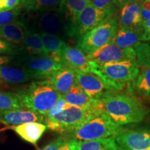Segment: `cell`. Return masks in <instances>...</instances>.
<instances>
[{
	"mask_svg": "<svg viewBox=\"0 0 150 150\" xmlns=\"http://www.w3.org/2000/svg\"><path fill=\"white\" fill-rule=\"evenodd\" d=\"M100 108L119 126L140 122L149 112L139 101L127 95H108L101 100Z\"/></svg>",
	"mask_w": 150,
	"mask_h": 150,
	"instance_id": "obj_1",
	"label": "cell"
},
{
	"mask_svg": "<svg viewBox=\"0 0 150 150\" xmlns=\"http://www.w3.org/2000/svg\"><path fill=\"white\" fill-rule=\"evenodd\" d=\"M24 106L45 117L63 95L56 91L50 79L37 80L24 87L18 93Z\"/></svg>",
	"mask_w": 150,
	"mask_h": 150,
	"instance_id": "obj_2",
	"label": "cell"
},
{
	"mask_svg": "<svg viewBox=\"0 0 150 150\" xmlns=\"http://www.w3.org/2000/svg\"><path fill=\"white\" fill-rule=\"evenodd\" d=\"M90 72L99 76L112 89H122L127 83L134 81L139 73L136 60L96 63L90 61Z\"/></svg>",
	"mask_w": 150,
	"mask_h": 150,
	"instance_id": "obj_3",
	"label": "cell"
},
{
	"mask_svg": "<svg viewBox=\"0 0 150 150\" xmlns=\"http://www.w3.org/2000/svg\"><path fill=\"white\" fill-rule=\"evenodd\" d=\"M124 131L102 111L65 136L77 141H86L116 137Z\"/></svg>",
	"mask_w": 150,
	"mask_h": 150,
	"instance_id": "obj_4",
	"label": "cell"
},
{
	"mask_svg": "<svg viewBox=\"0 0 150 150\" xmlns=\"http://www.w3.org/2000/svg\"><path fill=\"white\" fill-rule=\"evenodd\" d=\"M101 112L100 108H82L67 103L63 111L55 117L45 120V124L52 131L67 135Z\"/></svg>",
	"mask_w": 150,
	"mask_h": 150,
	"instance_id": "obj_5",
	"label": "cell"
},
{
	"mask_svg": "<svg viewBox=\"0 0 150 150\" xmlns=\"http://www.w3.org/2000/svg\"><path fill=\"white\" fill-rule=\"evenodd\" d=\"M119 29V24L113 17L104 21L78 38L77 48L86 56L111 42Z\"/></svg>",
	"mask_w": 150,
	"mask_h": 150,
	"instance_id": "obj_6",
	"label": "cell"
},
{
	"mask_svg": "<svg viewBox=\"0 0 150 150\" xmlns=\"http://www.w3.org/2000/svg\"><path fill=\"white\" fill-rule=\"evenodd\" d=\"M19 68L29 72L34 79H50L51 76L64 65L61 60L50 56L25 55L15 57Z\"/></svg>",
	"mask_w": 150,
	"mask_h": 150,
	"instance_id": "obj_7",
	"label": "cell"
},
{
	"mask_svg": "<svg viewBox=\"0 0 150 150\" xmlns=\"http://www.w3.org/2000/svg\"><path fill=\"white\" fill-rule=\"evenodd\" d=\"M32 25L29 27L38 33L60 37L63 34L66 35V27L59 8L35 13L31 18Z\"/></svg>",
	"mask_w": 150,
	"mask_h": 150,
	"instance_id": "obj_8",
	"label": "cell"
},
{
	"mask_svg": "<svg viewBox=\"0 0 150 150\" xmlns=\"http://www.w3.org/2000/svg\"><path fill=\"white\" fill-rule=\"evenodd\" d=\"M111 16V15L106 11L97 8L90 4L78 16L71 31L70 37H76L79 38L106 18Z\"/></svg>",
	"mask_w": 150,
	"mask_h": 150,
	"instance_id": "obj_9",
	"label": "cell"
},
{
	"mask_svg": "<svg viewBox=\"0 0 150 150\" xmlns=\"http://www.w3.org/2000/svg\"><path fill=\"white\" fill-rule=\"evenodd\" d=\"M76 82L91 98L95 100L101 101L111 95V88L99 76L91 72H76Z\"/></svg>",
	"mask_w": 150,
	"mask_h": 150,
	"instance_id": "obj_10",
	"label": "cell"
},
{
	"mask_svg": "<svg viewBox=\"0 0 150 150\" xmlns=\"http://www.w3.org/2000/svg\"><path fill=\"white\" fill-rule=\"evenodd\" d=\"M87 57L90 61L99 64L125 60H136L134 49H122L116 45L112 40L87 55Z\"/></svg>",
	"mask_w": 150,
	"mask_h": 150,
	"instance_id": "obj_11",
	"label": "cell"
},
{
	"mask_svg": "<svg viewBox=\"0 0 150 150\" xmlns=\"http://www.w3.org/2000/svg\"><path fill=\"white\" fill-rule=\"evenodd\" d=\"M121 150H150V131H124L115 137Z\"/></svg>",
	"mask_w": 150,
	"mask_h": 150,
	"instance_id": "obj_12",
	"label": "cell"
},
{
	"mask_svg": "<svg viewBox=\"0 0 150 150\" xmlns=\"http://www.w3.org/2000/svg\"><path fill=\"white\" fill-rule=\"evenodd\" d=\"M64 66L78 72H90L91 64L87 56L77 47L67 45L59 55Z\"/></svg>",
	"mask_w": 150,
	"mask_h": 150,
	"instance_id": "obj_13",
	"label": "cell"
},
{
	"mask_svg": "<svg viewBox=\"0 0 150 150\" xmlns=\"http://www.w3.org/2000/svg\"><path fill=\"white\" fill-rule=\"evenodd\" d=\"M38 122L45 124V117L29 110L8 109L0 110V123L6 125H22L24 123Z\"/></svg>",
	"mask_w": 150,
	"mask_h": 150,
	"instance_id": "obj_14",
	"label": "cell"
},
{
	"mask_svg": "<svg viewBox=\"0 0 150 150\" xmlns=\"http://www.w3.org/2000/svg\"><path fill=\"white\" fill-rule=\"evenodd\" d=\"M90 4V0H63L61 3L59 8L63 16L67 36H70L78 16Z\"/></svg>",
	"mask_w": 150,
	"mask_h": 150,
	"instance_id": "obj_15",
	"label": "cell"
},
{
	"mask_svg": "<svg viewBox=\"0 0 150 150\" xmlns=\"http://www.w3.org/2000/svg\"><path fill=\"white\" fill-rule=\"evenodd\" d=\"M142 33L143 29L141 24L134 27H120L112 41L122 49H134L141 42Z\"/></svg>",
	"mask_w": 150,
	"mask_h": 150,
	"instance_id": "obj_16",
	"label": "cell"
},
{
	"mask_svg": "<svg viewBox=\"0 0 150 150\" xmlns=\"http://www.w3.org/2000/svg\"><path fill=\"white\" fill-rule=\"evenodd\" d=\"M63 96L68 104L73 106L87 108H100L101 101L91 98L76 82Z\"/></svg>",
	"mask_w": 150,
	"mask_h": 150,
	"instance_id": "obj_17",
	"label": "cell"
},
{
	"mask_svg": "<svg viewBox=\"0 0 150 150\" xmlns=\"http://www.w3.org/2000/svg\"><path fill=\"white\" fill-rule=\"evenodd\" d=\"M27 29L25 22L16 20L0 27V39L21 47Z\"/></svg>",
	"mask_w": 150,
	"mask_h": 150,
	"instance_id": "obj_18",
	"label": "cell"
},
{
	"mask_svg": "<svg viewBox=\"0 0 150 150\" xmlns=\"http://www.w3.org/2000/svg\"><path fill=\"white\" fill-rule=\"evenodd\" d=\"M12 129L22 139L35 145L45 132L47 127L44 123L33 122L13 126Z\"/></svg>",
	"mask_w": 150,
	"mask_h": 150,
	"instance_id": "obj_19",
	"label": "cell"
},
{
	"mask_svg": "<svg viewBox=\"0 0 150 150\" xmlns=\"http://www.w3.org/2000/svg\"><path fill=\"white\" fill-rule=\"evenodd\" d=\"M141 24L140 0H130L121 8L119 24L121 27H127Z\"/></svg>",
	"mask_w": 150,
	"mask_h": 150,
	"instance_id": "obj_20",
	"label": "cell"
},
{
	"mask_svg": "<svg viewBox=\"0 0 150 150\" xmlns=\"http://www.w3.org/2000/svg\"><path fill=\"white\" fill-rule=\"evenodd\" d=\"M32 79L33 76L21 68L0 65V86L23 83Z\"/></svg>",
	"mask_w": 150,
	"mask_h": 150,
	"instance_id": "obj_21",
	"label": "cell"
},
{
	"mask_svg": "<svg viewBox=\"0 0 150 150\" xmlns=\"http://www.w3.org/2000/svg\"><path fill=\"white\" fill-rule=\"evenodd\" d=\"M50 81L56 91L60 95H64L76 83V72L63 66L52 75Z\"/></svg>",
	"mask_w": 150,
	"mask_h": 150,
	"instance_id": "obj_22",
	"label": "cell"
},
{
	"mask_svg": "<svg viewBox=\"0 0 150 150\" xmlns=\"http://www.w3.org/2000/svg\"><path fill=\"white\" fill-rule=\"evenodd\" d=\"M21 48L22 52H25L27 55L49 56L42 43L40 33L29 27Z\"/></svg>",
	"mask_w": 150,
	"mask_h": 150,
	"instance_id": "obj_23",
	"label": "cell"
},
{
	"mask_svg": "<svg viewBox=\"0 0 150 150\" xmlns=\"http://www.w3.org/2000/svg\"><path fill=\"white\" fill-rule=\"evenodd\" d=\"M77 150H121L115 137L102 139L77 141Z\"/></svg>",
	"mask_w": 150,
	"mask_h": 150,
	"instance_id": "obj_24",
	"label": "cell"
},
{
	"mask_svg": "<svg viewBox=\"0 0 150 150\" xmlns=\"http://www.w3.org/2000/svg\"><path fill=\"white\" fill-rule=\"evenodd\" d=\"M63 0H22L21 6L28 12L40 13L59 8Z\"/></svg>",
	"mask_w": 150,
	"mask_h": 150,
	"instance_id": "obj_25",
	"label": "cell"
},
{
	"mask_svg": "<svg viewBox=\"0 0 150 150\" xmlns=\"http://www.w3.org/2000/svg\"><path fill=\"white\" fill-rule=\"evenodd\" d=\"M40 34L48 56L50 57L60 59V54L63 51L65 47L67 45V43L59 37L43 33H40Z\"/></svg>",
	"mask_w": 150,
	"mask_h": 150,
	"instance_id": "obj_26",
	"label": "cell"
},
{
	"mask_svg": "<svg viewBox=\"0 0 150 150\" xmlns=\"http://www.w3.org/2000/svg\"><path fill=\"white\" fill-rule=\"evenodd\" d=\"M25 108L22 97L18 93L0 90V110L21 109Z\"/></svg>",
	"mask_w": 150,
	"mask_h": 150,
	"instance_id": "obj_27",
	"label": "cell"
},
{
	"mask_svg": "<svg viewBox=\"0 0 150 150\" xmlns=\"http://www.w3.org/2000/svg\"><path fill=\"white\" fill-rule=\"evenodd\" d=\"M134 81L136 91L142 96L150 99V67L140 66L139 73Z\"/></svg>",
	"mask_w": 150,
	"mask_h": 150,
	"instance_id": "obj_28",
	"label": "cell"
},
{
	"mask_svg": "<svg viewBox=\"0 0 150 150\" xmlns=\"http://www.w3.org/2000/svg\"><path fill=\"white\" fill-rule=\"evenodd\" d=\"M40 150H77V140L65 136L54 140Z\"/></svg>",
	"mask_w": 150,
	"mask_h": 150,
	"instance_id": "obj_29",
	"label": "cell"
},
{
	"mask_svg": "<svg viewBox=\"0 0 150 150\" xmlns=\"http://www.w3.org/2000/svg\"><path fill=\"white\" fill-rule=\"evenodd\" d=\"M134 50L139 66L150 67V43L140 42Z\"/></svg>",
	"mask_w": 150,
	"mask_h": 150,
	"instance_id": "obj_30",
	"label": "cell"
},
{
	"mask_svg": "<svg viewBox=\"0 0 150 150\" xmlns=\"http://www.w3.org/2000/svg\"><path fill=\"white\" fill-rule=\"evenodd\" d=\"M22 6L0 11V27L16 21L21 13Z\"/></svg>",
	"mask_w": 150,
	"mask_h": 150,
	"instance_id": "obj_31",
	"label": "cell"
},
{
	"mask_svg": "<svg viewBox=\"0 0 150 150\" xmlns=\"http://www.w3.org/2000/svg\"><path fill=\"white\" fill-rule=\"evenodd\" d=\"M22 52L20 47L0 39V55L13 56L19 55Z\"/></svg>",
	"mask_w": 150,
	"mask_h": 150,
	"instance_id": "obj_32",
	"label": "cell"
},
{
	"mask_svg": "<svg viewBox=\"0 0 150 150\" xmlns=\"http://www.w3.org/2000/svg\"><path fill=\"white\" fill-rule=\"evenodd\" d=\"M67 104V102L65 101L64 97H63V96H62L61 99L58 101L57 103L47 112L46 115H45V120L47 119H50V118H52L55 117L56 115H59L60 112H61L64 110Z\"/></svg>",
	"mask_w": 150,
	"mask_h": 150,
	"instance_id": "obj_33",
	"label": "cell"
},
{
	"mask_svg": "<svg viewBox=\"0 0 150 150\" xmlns=\"http://www.w3.org/2000/svg\"><path fill=\"white\" fill-rule=\"evenodd\" d=\"M142 22L150 20V0H140Z\"/></svg>",
	"mask_w": 150,
	"mask_h": 150,
	"instance_id": "obj_34",
	"label": "cell"
},
{
	"mask_svg": "<svg viewBox=\"0 0 150 150\" xmlns=\"http://www.w3.org/2000/svg\"><path fill=\"white\" fill-rule=\"evenodd\" d=\"M141 25L142 29H143V33H142L141 38V42L150 40V20L142 22Z\"/></svg>",
	"mask_w": 150,
	"mask_h": 150,
	"instance_id": "obj_35",
	"label": "cell"
},
{
	"mask_svg": "<svg viewBox=\"0 0 150 150\" xmlns=\"http://www.w3.org/2000/svg\"><path fill=\"white\" fill-rule=\"evenodd\" d=\"M15 57L13 56L0 55V65H7L14 62Z\"/></svg>",
	"mask_w": 150,
	"mask_h": 150,
	"instance_id": "obj_36",
	"label": "cell"
},
{
	"mask_svg": "<svg viewBox=\"0 0 150 150\" xmlns=\"http://www.w3.org/2000/svg\"><path fill=\"white\" fill-rule=\"evenodd\" d=\"M22 0H7L6 10H11L16 7L21 6Z\"/></svg>",
	"mask_w": 150,
	"mask_h": 150,
	"instance_id": "obj_37",
	"label": "cell"
},
{
	"mask_svg": "<svg viewBox=\"0 0 150 150\" xmlns=\"http://www.w3.org/2000/svg\"><path fill=\"white\" fill-rule=\"evenodd\" d=\"M130 0H112L114 4L117 6L119 8H122L124 5H125Z\"/></svg>",
	"mask_w": 150,
	"mask_h": 150,
	"instance_id": "obj_38",
	"label": "cell"
},
{
	"mask_svg": "<svg viewBox=\"0 0 150 150\" xmlns=\"http://www.w3.org/2000/svg\"><path fill=\"white\" fill-rule=\"evenodd\" d=\"M7 0H0V11H5L6 8Z\"/></svg>",
	"mask_w": 150,
	"mask_h": 150,
	"instance_id": "obj_39",
	"label": "cell"
}]
</instances>
